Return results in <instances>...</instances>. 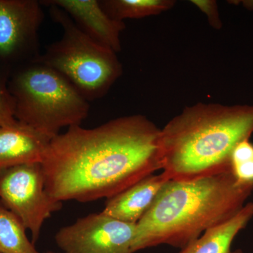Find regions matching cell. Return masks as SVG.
Returning <instances> with one entry per match:
<instances>
[{
	"label": "cell",
	"instance_id": "7a4b0ae2",
	"mask_svg": "<svg viewBox=\"0 0 253 253\" xmlns=\"http://www.w3.org/2000/svg\"><path fill=\"white\" fill-rule=\"evenodd\" d=\"M253 184L239 182L231 170L188 181H168L136 224L134 253L161 245L182 249L244 207Z\"/></svg>",
	"mask_w": 253,
	"mask_h": 253
},
{
	"label": "cell",
	"instance_id": "5b68a950",
	"mask_svg": "<svg viewBox=\"0 0 253 253\" xmlns=\"http://www.w3.org/2000/svg\"><path fill=\"white\" fill-rule=\"evenodd\" d=\"M42 5L48 6L50 16L63 33L36 60L61 73L86 101L101 99L122 76L117 53L86 36L61 8Z\"/></svg>",
	"mask_w": 253,
	"mask_h": 253
},
{
	"label": "cell",
	"instance_id": "ffe728a7",
	"mask_svg": "<svg viewBox=\"0 0 253 253\" xmlns=\"http://www.w3.org/2000/svg\"></svg>",
	"mask_w": 253,
	"mask_h": 253
},
{
	"label": "cell",
	"instance_id": "52a82bcc",
	"mask_svg": "<svg viewBox=\"0 0 253 253\" xmlns=\"http://www.w3.org/2000/svg\"><path fill=\"white\" fill-rule=\"evenodd\" d=\"M41 1L0 0V63L11 71L39 57Z\"/></svg>",
	"mask_w": 253,
	"mask_h": 253
},
{
	"label": "cell",
	"instance_id": "8992f818",
	"mask_svg": "<svg viewBox=\"0 0 253 253\" xmlns=\"http://www.w3.org/2000/svg\"><path fill=\"white\" fill-rule=\"evenodd\" d=\"M0 204L22 221L37 242L42 226L53 213L62 208V202L46 193L42 163H30L0 172Z\"/></svg>",
	"mask_w": 253,
	"mask_h": 253
},
{
	"label": "cell",
	"instance_id": "ba28073f",
	"mask_svg": "<svg viewBox=\"0 0 253 253\" xmlns=\"http://www.w3.org/2000/svg\"><path fill=\"white\" fill-rule=\"evenodd\" d=\"M135 230L136 224L93 213L60 229L55 241L64 253H132Z\"/></svg>",
	"mask_w": 253,
	"mask_h": 253
},
{
	"label": "cell",
	"instance_id": "2e32d148",
	"mask_svg": "<svg viewBox=\"0 0 253 253\" xmlns=\"http://www.w3.org/2000/svg\"><path fill=\"white\" fill-rule=\"evenodd\" d=\"M11 71L0 63V126H11L18 122L15 118L14 99L9 89Z\"/></svg>",
	"mask_w": 253,
	"mask_h": 253
},
{
	"label": "cell",
	"instance_id": "e0dca14e",
	"mask_svg": "<svg viewBox=\"0 0 253 253\" xmlns=\"http://www.w3.org/2000/svg\"><path fill=\"white\" fill-rule=\"evenodd\" d=\"M191 1L206 15L208 23L213 28L219 30L222 27L217 1L213 0H192Z\"/></svg>",
	"mask_w": 253,
	"mask_h": 253
},
{
	"label": "cell",
	"instance_id": "6da1fadb",
	"mask_svg": "<svg viewBox=\"0 0 253 253\" xmlns=\"http://www.w3.org/2000/svg\"><path fill=\"white\" fill-rule=\"evenodd\" d=\"M161 132L142 115L70 126L51 139L42 162L46 193L61 202L116 196L163 169Z\"/></svg>",
	"mask_w": 253,
	"mask_h": 253
},
{
	"label": "cell",
	"instance_id": "5bb4252c",
	"mask_svg": "<svg viewBox=\"0 0 253 253\" xmlns=\"http://www.w3.org/2000/svg\"><path fill=\"white\" fill-rule=\"evenodd\" d=\"M17 216L0 204V253H40Z\"/></svg>",
	"mask_w": 253,
	"mask_h": 253
},
{
	"label": "cell",
	"instance_id": "d6986e66",
	"mask_svg": "<svg viewBox=\"0 0 253 253\" xmlns=\"http://www.w3.org/2000/svg\"><path fill=\"white\" fill-rule=\"evenodd\" d=\"M45 253H54V252H52V251H48V252H46Z\"/></svg>",
	"mask_w": 253,
	"mask_h": 253
},
{
	"label": "cell",
	"instance_id": "9a60e30c",
	"mask_svg": "<svg viewBox=\"0 0 253 253\" xmlns=\"http://www.w3.org/2000/svg\"><path fill=\"white\" fill-rule=\"evenodd\" d=\"M231 169L239 182L253 184V144L250 140L240 143L233 151Z\"/></svg>",
	"mask_w": 253,
	"mask_h": 253
},
{
	"label": "cell",
	"instance_id": "30bf717a",
	"mask_svg": "<svg viewBox=\"0 0 253 253\" xmlns=\"http://www.w3.org/2000/svg\"><path fill=\"white\" fill-rule=\"evenodd\" d=\"M51 139L18 122L0 126V172L30 163H42Z\"/></svg>",
	"mask_w": 253,
	"mask_h": 253
},
{
	"label": "cell",
	"instance_id": "4fadbf2b",
	"mask_svg": "<svg viewBox=\"0 0 253 253\" xmlns=\"http://www.w3.org/2000/svg\"><path fill=\"white\" fill-rule=\"evenodd\" d=\"M99 2L110 17L121 21L158 15L175 4L173 0H103Z\"/></svg>",
	"mask_w": 253,
	"mask_h": 253
},
{
	"label": "cell",
	"instance_id": "3957f363",
	"mask_svg": "<svg viewBox=\"0 0 253 253\" xmlns=\"http://www.w3.org/2000/svg\"><path fill=\"white\" fill-rule=\"evenodd\" d=\"M253 134V105L197 104L161 129L163 170L188 181L231 169L233 151Z\"/></svg>",
	"mask_w": 253,
	"mask_h": 253
},
{
	"label": "cell",
	"instance_id": "8fae6325",
	"mask_svg": "<svg viewBox=\"0 0 253 253\" xmlns=\"http://www.w3.org/2000/svg\"><path fill=\"white\" fill-rule=\"evenodd\" d=\"M168 181L169 178L164 172L146 176L107 199L102 212L118 220L136 224L148 212Z\"/></svg>",
	"mask_w": 253,
	"mask_h": 253
},
{
	"label": "cell",
	"instance_id": "7c38bea8",
	"mask_svg": "<svg viewBox=\"0 0 253 253\" xmlns=\"http://www.w3.org/2000/svg\"><path fill=\"white\" fill-rule=\"evenodd\" d=\"M253 218V203H248L234 217L205 231L179 253H232L234 239Z\"/></svg>",
	"mask_w": 253,
	"mask_h": 253
},
{
	"label": "cell",
	"instance_id": "9c48e42d",
	"mask_svg": "<svg viewBox=\"0 0 253 253\" xmlns=\"http://www.w3.org/2000/svg\"><path fill=\"white\" fill-rule=\"evenodd\" d=\"M42 4L58 6L69 15L82 31L97 42L115 51H121V35L124 21L110 17L97 0H47Z\"/></svg>",
	"mask_w": 253,
	"mask_h": 253
},
{
	"label": "cell",
	"instance_id": "277c9868",
	"mask_svg": "<svg viewBox=\"0 0 253 253\" xmlns=\"http://www.w3.org/2000/svg\"><path fill=\"white\" fill-rule=\"evenodd\" d=\"M9 89L16 121L51 139L64 126H81L90 109L66 78L38 60L11 71Z\"/></svg>",
	"mask_w": 253,
	"mask_h": 253
},
{
	"label": "cell",
	"instance_id": "ac0fdd59",
	"mask_svg": "<svg viewBox=\"0 0 253 253\" xmlns=\"http://www.w3.org/2000/svg\"><path fill=\"white\" fill-rule=\"evenodd\" d=\"M232 253H246L244 251H243L242 250L238 249L236 250V251H232Z\"/></svg>",
	"mask_w": 253,
	"mask_h": 253
}]
</instances>
